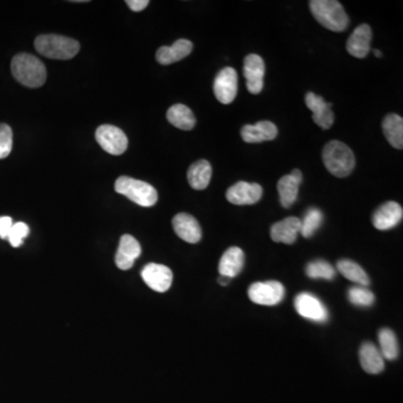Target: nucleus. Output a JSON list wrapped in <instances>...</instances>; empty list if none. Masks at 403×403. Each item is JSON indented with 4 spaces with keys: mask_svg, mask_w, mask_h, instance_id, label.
I'll return each instance as SVG.
<instances>
[{
    "mask_svg": "<svg viewBox=\"0 0 403 403\" xmlns=\"http://www.w3.org/2000/svg\"><path fill=\"white\" fill-rule=\"evenodd\" d=\"M11 73L14 78L27 88H40L46 81V68L40 58L21 53L11 61Z\"/></svg>",
    "mask_w": 403,
    "mask_h": 403,
    "instance_id": "obj_1",
    "label": "nucleus"
},
{
    "mask_svg": "<svg viewBox=\"0 0 403 403\" xmlns=\"http://www.w3.org/2000/svg\"><path fill=\"white\" fill-rule=\"evenodd\" d=\"M323 162L332 175L340 178L347 177L355 167V157L351 148L338 140L325 145Z\"/></svg>",
    "mask_w": 403,
    "mask_h": 403,
    "instance_id": "obj_2",
    "label": "nucleus"
},
{
    "mask_svg": "<svg viewBox=\"0 0 403 403\" xmlns=\"http://www.w3.org/2000/svg\"><path fill=\"white\" fill-rule=\"evenodd\" d=\"M309 9L313 16L325 28L332 32H344L347 28L348 19L343 6L336 0H312L309 3Z\"/></svg>",
    "mask_w": 403,
    "mask_h": 403,
    "instance_id": "obj_3",
    "label": "nucleus"
},
{
    "mask_svg": "<svg viewBox=\"0 0 403 403\" xmlns=\"http://www.w3.org/2000/svg\"><path fill=\"white\" fill-rule=\"evenodd\" d=\"M35 48L41 56L53 60H71L79 53L80 43L70 37L46 34L36 37Z\"/></svg>",
    "mask_w": 403,
    "mask_h": 403,
    "instance_id": "obj_4",
    "label": "nucleus"
},
{
    "mask_svg": "<svg viewBox=\"0 0 403 403\" xmlns=\"http://www.w3.org/2000/svg\"><path fill=\"white\" fill-rule=\"evenodd\" d=\"M115 189L117 193L128 197L140 206H154L158 201L157 191L150 184L139 181L128 176H120L115 181Z\"/></svg>",
    "mask_w": 403,
    "mask_h": 403,
    "instance_id": "obj_5",
    "label": "nucleus"
},
{
    "mask_svg": "<svg viewBox=\"0 0 403 403\" xmlns=\"http://www.w3.org/2000/svg\"><path fill=\"white\" fill-rule=\"evenodd\" d=\"M250 300L262 306H275L283 301L285 287L279 281L254 283L248 291Z\"/></svg>",
    "mask_w": 403,
    "mask_h": 403,
    "instance_id": "obj_6",
    "label": "nucleus"
},
{
    "mask_svg": "<svg viewBox=\"0 0 403 403\" xmlns=\"http://www.w3.org/2000/svg\"><path fill=\"white\" fill-rule=\"evenodd\" d=\"M95 139L103 150L113 156L122 155L128 148L126 134L112 125L100 126L95 131Z\"/></svg>",
    "mask_w": 403,
    "mask_h": 403,
    "instance_id": "obj_7",
    "label": "nucleus"
},
{
    "mask_svg": "<svg viewBox=\"0 0 403 403\" xmlns=\"http://www.w3.org/2000/svg\"><path fill=\"white\" fill-rule=\"evenodd\" d=\"M238 73L234 68H224L215 76L214 95L223 105L234 103L238 95Z\"/></svg>",
    "mask_w": 403,
    "mask_h": 403,
    "instance_id": "obj_8",
    "label": "nucleus"
},
{
    "mask_svg": "<svg viewBox=\"0 0 403 403\" xmlns=\"http://www.w3.org/2000/svg\"><path fill=\"white\" fill-rule=\"evenodd\" d=\"M295 308L301 317L312 322L325 323L328 320V308L312 293H299L295 298Z\"/></svg>",
    "mask_w": 403,
    "mask_h": 403,
    "instance_id": "obj_9",
    "label": "nucleus"
},
{
    "mask_svg": "<svg viewBox=\"0 0 403 403\" xmlns=\"http://www.w3.org/2000/svg\"><path fill=\"white\" fill-rule=\"evenodd\" d=\"M265 62L257 54H249L244 58V74L246 80V88L251 95H259L263 89L265 78Z\"/></svg>",
    "mask_w": 403,
    "mask_h": 403,
    "instance_id": "obj_10",
    "label": "nucleus"
},
{
    "mask_svg": "<svg viewBox=\"0 0 403 403\" xmlns=\"http://www.w3.org/2000/svg\"><path fill=\"white\" fill-rule=\"evenodd\" d=\"M262 194L259 184L238 182L226 191V199L234 205H252L261 199Z\"/></svg>",
    "mask_w": 403,
    "mask_h": 403,
    "instance_id": "obj_11",
    "label": "nucleus"
},
{
    "mask_svg": "<svg viewBox=\"0 0 403 403\" xmlns=\"http://www.w3.org/2000/svg\"><path fill=\"white\" fill-rule=\"evenodd\" d=\"M142 277L146 285L157 293H165L173 283V273L169 268L158 263L145 266Z\"/></svg>",
    "mask_w": 403,
    "mask_h": 403,
    "instance_id": "obj_12",
    "label": "nucleus"
},
{
    "mask_svg": "<svg viewBox=\"0 0 403 403\" xmlns=\"http://www.w3.org/2000/svg\"><path fill=\"white\" fill-rule=\"evenodd\" d=\"M403 218L402 206L397 202H387L375 211L372 223L380 231H387L400 224Z\"/></svg>",
    "mask_w": 403,
    "mask_h": 403,
    "instance_id": "obj_13",
    "label": "nucleus"
},
{
    "mask_svg": "<svg viewBox=\"0 0 403 403\" xmlns=\"http://www.w3.org/2000/svg\"><path fill=\"white\" fill-rule=\"evenodd\" d=\"M306 105L313 111V120L323 129H330L334 123L335 115L332 111V103H328L320 95L308 92L306 95Z\"/></svg>",
    "mask_w": 403,
    "mask_h": 403,
    "instance_id": "obj_14",
    "label": "nucleus"
},
{
    "mask_svg": "<svg viewBox=\"0 0 403 403\" xmlns=\"http://www.w3.org/2000/svg\"><path fill=\"white\" fill-rule=\"evenodd\" d=\"M142 254V246L136 239L129 234L121 236L118 250L115 253V265L119 269L129 270Z\"/></svg>",
    "mask_w": 403,
    "mask_h": 403,
    "instance_id": "obj_15",
    "label": "nucleus"
},
{
    "mask_svg": "<svg viewBox=\"0 0 403 403\" xmlns=\"http://www.w3.org/2000/svg\"><path fill=\"white\" fill-rule=\"evenodd\" d=\"M173 228L175 234L184 241L189 244H197L201 241V226L197 219L187 213H179L176 215L173 219Z\"/></svg>",
    "mask_w": 403,
    "mask_h": 403,
    "instance_id": "obj_16",
    "label": "nucleus"
},
{
    "mask_svg": "<svg viewBox=\"0 0 403 403\" xmlns=\"http://www.w3.org/2000/svg\"><path fill=\"white\" fill-rule=\"evenodd\" d=\"M372 29L369 25L362 24L356 27L348 38L346 48L352 56L365 58L371 51Z\"/></svg>",
    "mask_w": 403,
    "mask_h": 403,
    "instance_id": "obj_17",
    "label": "nucleus"
},
{
    "mask_svg": "<svg viewBox=\"0 0 403 403\" xmlns=\"http://www.w3.org/2000/svg\"><path fill=\"white\" fill-rule=\"evenodd\" d=\"M278 128L271 121H259L256 125H246L241 129V137L248 144L270 142L277 137Z\"/></svg>",
    "mask_w": 403,
    "mask_h": 403,
    "instance_id": "obj_18",
    "label": "nucleus"
},
{
    "mask_svg": "<svg viewBox=\"0 0 403 403\" xmlns=\"http://www.w3.org/2000/svg\"><path fill=\"white\" fill-rule=\"evenodd\" d=\"M193 51V43L189 40L176 41L172 46H162L156 53V60L162 66H169L189 56Z\"/></svg>",
    "mask_w": 403,
    "mask_h": 403,
    "instance_id": "obj_19",
    "label": "nucleus"
},
{
    "mask_svg": "<svg viewBox=\"0 0 403 403\" xmlns=\"http://www.w3.org/2000/svg\"><path fill=\"white\" fill-rule=\"evenodd\" d=\"M298 234H300V220L295 216L275 223L270 231L273 241L285 244H293Z\"/></svg>",
    "mask_w": 403,
    "mask_h": 403,
    "instance_id": "obj_20",
    "label": "nucleus"
},
{
    "mask_svg": "<svg viewBox=\"0 0 403 403\" xmlns=\"http://www.w3.org/2000/svg\"><path fill=\"white\" fill-rule=\"evenodd\" d=\"M244 267V252L238 246H231L224 252L219 263L221 276L232 278L241 273Z\"/></svg>",
    "mask_w": 403,
    "mask_h": 403,
    "instance_id": "obj_21",
    "label": "nucleus"
},
{
    "mask_svg": "<svg viewBox=\"0 0 403 403\" xmlns=\"http://www.w3.org/2000/svg\"><path fill=\"white\" fill-rule=\"evenodd\" d=\"M359 355L362 369L369 375H379L384 370V359L375 344H362Z\"/></svg>",
    "mask_w": 403,
    "mask_h": 403,
    "instance_id": "obj_22",
    "label": "nucleus"
},
{
    "mask_svg": "<svg viewBox=\"0 0 403 403\" xmlns=\"http://www.w3.org/2000/svg\"><path fill=\"white\" fill-rule=\"evenodd\" d=\"M212 178V166L205 159L197 160L189 167L187 179L194 189L202 191L206 189Z\"/></svg>",
    "mask_w": 403,
    "mask_h": 403,
    "instance_id": "obj_23",
    "label": "nucleus"
},
{
    "mask_svg": "<svg viewBox=\"0 0 403 403\" xmlns=\"http://www.w3.org/2000/svg\"><path fill=\"white\" fill-rule=\"evenodd\" d=\"M383 134L387 142L397 150L403 147V119L401 115L390 113L382 122Z\"/></svg>",
    "mask_w": 403,
    "mask_h": 403,
    "instance_id": "obj_24",
    "label": "nucleus"
},
{
    "mask_svg": "<svg viewBox=\"0 0 403 403\" xmlns=\"http://www.w3.org/2000/svg\"><path fill=\"white\" fill-rule=\"evenodd\" d=\"M167 120L176 128L185 131L192 130L197 125V119L193 111L184 105L170 107L167 111Z\"/></svg>",
    "mask_w": 403,
    "mask_h": 403,
    "instance_id": "obj_25",
    "label": "nucleus"
},
{
    "mask_svg": "<svg viewBox=\"0 0 403 403\" xmlns=\"http://www.w3.org/2000/svg\"><path fill=\"white\" fill-rule=\"evenodd\" d=\"M300 184V182L295 179L291 174L283 176L278 182V193L281 197V203L286 209H288L296 202Z\"/></svg>",
    "mask_w": 403,
    "mask_h": 403,
    "instance_id": "obj_26",
    "label": "nucleus"
},
{
    "mask_svg": "<svg viewBox=\"0 0 403 403\" xmlns=\"http://www.w3.org/2000/svg\"><path fill=\"white\" fill-rule=\"evenodd\" d=\"M337 270L340 275L345 277L348 281L359 283L360 286H363V287L370 285V278L367 273L364 271L361 266L357 265L356 262L352 261V260H340L337 262Z\"/></svg>",
    "mask_w": 403,
    "mask_h": 403,
    "instance_id": "obj_27",
    "label": "nucleus"
},
{
    "mask_svg": "<svg viewBox=\"0 0 403 403\" xmlns=\"http://www.w3.org/2000/svg\"><path fill=\"white\" fill-rule=\"evenodd\" d=\"M379 343L381 348V355L383 359L393 361L399 355L398 340L395 337L394 333L389 328H383L379 332Z\"/></svg>",
    "mask_w": 403,
    "mask_h": 403,
    "instance_id": "obj_28",
    "label": "nucleus"
},
{
    "mask_svg": "<svg viewBox=\"0 0 403 403\" xmlns=\"http://www.w3.org/2000/svg\"><path fill=\"white\" fill-rule=\"evenodd\" d=\"M324 215L318 209H309L305 214L304 219L300 221V234L304 238H312L316 231L322 226Z\"/></svg>",
    "mask_w": 403,
    "mask_h": 403,
    "instance_id": "obj_29",
    "label": "nucleus"
},
{
    "mask_svg": "<svg viewBox=\"0 0 403 403\" xmlns=\"http://www.w3.org/2000/svg\"><path fill=\"white\" fill-rule=\"evenodd\" d=\"M306 273L312 279H326L333 281L335 278V268L325 260H315L309 262L306 267Z\"/></svg>",
    "mask_w": 403,
    "mask_h": 403,
    "instance_id": "obj_30",
    "label": "nucleus"
},
{
    "mask_svg": "<svg viewBox=\"0 0 403 403\" xmlns=\"http://www.w3.org/2000/svg\"><path fill=\"white\" fill-rule=\"evenodd\" d=\"M348 300L357 307H370L375 303V295L363 286H354L347 293Z\"/></svg>",
    "mask_w": 403,
    "mask_h": 403,
    "instance_id": "obj_31",
    "label": "nucleus"
},
{
    "mask_svg": "<svg viewBox=\"0 0 403 403\" xmlns=\"http://www.w3.org/2000/svg\"><path fill=\"white\" fill-rule=\"evenodd\" d=\"M13 150V130L6 123H0V159L9 157Z\"/></svg>",
    "mask_w": 403,
    "mask_h": 403,
    "instance_id": "obj_32",
    "label": "nucleus"
},
{
    "mask_svg": "<svg viewBox=\"0 0 403 403\" xmlns=\"http://www.w3.org/2000/svg\"><path fill=\"white\" fill-rule=\"evenodd\" d=\"M29 234V228L26 223L19 222L14 224L9 232V241L14 248H19L24 242V239Z\"/></svg>",
    "mask_w": 403,
    "mask_h": 403,
    "instance_id": "obj_33",
    "label": "nucleus"
},
{
    "mask_svg": "<svg viewBox=\"0 0 403 403\" xmlns=\"http://www.w3.org/2000/svg\"><path fill=\"white\" fill-rule=\"evenodd\" d=\"M13 226V219L9 216H0V238L9 239Z\"/></svg>",
    "mask_w": 403,
    "mask_h": 403,
    "instance_id": "obj_34",
    "label": "nucleus"
},
{
    "mask_svg": "<svg viewBox=\"0 0 403 403\" xmlns=\"http://www.w3.org/2000/svg\"><path fill=\"white\" fill-rule=\"evenodd\" d=\"M127 5L129 9L132 11H142L146 9L147 6L150 5L148 0H127Z\"/></svg>",
    "mask_w": 403,
    "mask_h": 403,
    "instance_id": "obj_35",
    "label": "nucleus"
},
{
    "mask_svg": "<svg viewBox=\"0 0 403 403\" xmlns=\"http://www.w3.org/2000/svg\"><path fill=\"white\" fill-rule=\"evenodd\" d=\"M291 175L293 176L295 179H297V181L300 182V183L303 182V174H301L300 170L293 169Z\"/></svg>",
    "mask_w": 403,
    "mask_h": 403,
    "instance_id": "obj_36",
    "label": "nucleus"
},
{
    "mask_svg": "<svg viewBox=\"0 0 403 403\" xmlns=\"http://www.w3.org/2000/svg\"><path fill=\"white\" fill-rule=\"evenodd\" d=\"M218 281L221 286H228L230 283L231 278L226 277V276H220Z\"/></svg>",
    "mask_w": 403,
    "mask_h": 403,
    "instance_id": "obj_37",
    "label": "nucleus"
},
{
    "mask_svg": "<svg viewBox=\"0 0 403 403\" xmlns=\"http://www.w3.org/2000/svg\"><path fill=\"white\" fill-rule=\"evenodd\" d=\"M373 53H375V56H377V58H381V56H382V53L380 52L379 50H373Z\"/></svg>",
    "mask_w": 403,
    "mask_h": 403,
    "instance_id": "obj_38",
    "label": "nucleus"
}]
</instances>
